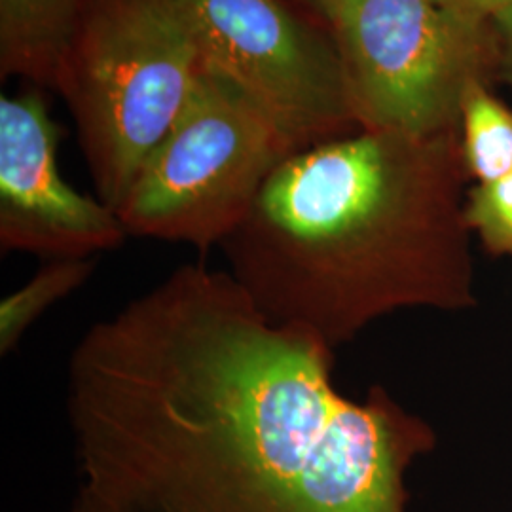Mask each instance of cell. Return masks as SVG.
Here are the masks:
<instances>
[{"instance_id":"8992f818","label":"cell","mask_w":512,"mask_h":512,"mask_svg":"<svg viewBox=\"0 0 512 512\" xmlns=\"http://www.w3.org/2000/svg\"><path fill=\"white\" fill-rule=\"evenodd\" d=\"M205 63L249 95L298 150L357 131L329 29L289 0H177Z\"/></svg>"},{"instance_id":"7c38bea8","label":"cell","mask_w":512,"mask_h":512,"mask_svg":"<svg viewBox=\"0 0 512 512\" xmlns=\"http://www.w3.org/2000/svg\"><path fill=\"white\" fill-rule=\"evenodd\" d=\"M448 10L458 14L459 18L492 25L494 19L505 12L512 4V0H440Z\"/></svg>"},{"instance_id":"6da1fadb","label":"cell","mask_w":512,"mask_h":512,"mask_svg":"<svg viewBox=\"0 0 512 512\" xmlns=\"http://www.w3.org/2000/svg\"><path fill=\"white\" fill-rule=\"evenodd\" d=\"M332 351L226 270L177 268L71 353V512H412L433 435L382 389L342 395Z\"/></svg>"},{"instance_id":"7a4b0ae2","label":"cell","mask_w":512,"mask_h":512,"mask_svg":"<svg viewBox=\"0 0 512 512\" xmlns=\"http://www.w3.org/2000/svg\"><path fill=\"white\" fill-rule=\"evenodd\" d=\"M448 135L357 129L302 148L222 243L228 274L268 321L330 349L408 308L461 310L473 274Z\"/></svg>"},{"instance_id":"30bf717a","label":"cell","mask_w":512,"mask_h":512,"mask_svg":"<svg viewBox=\"0 0 512 512\" xmlns=\"http://www.w3.org/2000/svg\"><path fill=\"white\" fill-rule=\"evenodd\" d=\"M92 258L48 260L18 291L0 302V353H12L23 334L59 300L80 289L93 272Z\"/></svg>"},{"instance_id":"9c48e42d","label":"cell","mask_w":512,"mask_h":512,"mask_svg":"<svg viewBox=\"0 0 512 512\" xmlns=\"http://www.w3.org/2000/svg\"><path fill=\"white\" fill-rule=\"evenodd\" d=\"M463 143L461 162L478 184L494 183L512 173V110L475 84L459 112Z\"/></svg>"},{"instance_id":"3957f363","label":"cell","mask_w":512,"mask_h":512,"mask_svg":"<svg viewBox=\"0 0 512 512\" xmlns=\"http://www.w3.org/2000/svg\"><path fill=\"white\" fill-rule=\"evenodd\" d=\"M207 63L177 0H95L55 82L95 198L114 211L196 92Z\"/></svg>"},{"instance_id":"8fae6325","label":"cell","mask_w":512,"mask_h":512,"mask_svg":"<svg viewBox=\"0 0 512 512\" xmlns=\"http://www.w3.org/2000/svg\"><path fill=\"white\" fill-rule=\"evenodd\" d=\"M465 222L492 253L512 258V173L476 186L465 207Z\"/></svg>"},{"instance_id":"5b68a950","label":"cell","mask_w":512,"mask_h":512,"mask_svg":"<svg viewBox=\"0 0 512 512\" xmlns=\"http://www.w3.org/2000/svg\"><path fill=\"white\" fill-rule=\"evenodd\" d=\"M490 25L440 0H357L330 29L357 128L414 139L448 135L482 82Z\"/></svg>"},{"instance_id":"52a82bcc","label":"cell","mask_w":512,"mask_h":512,"mask_svg":"<svg viewBox=\"0 0 512 512\" xmlns=\"http://www.w3.org/2000/svg\"><path fill=\"white\" fill-rule=\"evenodd\" d=\"M44 90L0 97V247L46 260L92 258L124 243L118 213L67 183Z\"/></svg>"},{"instance_id":"4fadbf2b","label":"cell","mask_w":512,"mask_h":512,"mask_svg":"<svg viewBox=\"0 0 512 512\" xmlns=\"http://www.w3.org/2000/svg\"><path fill=\"white\" fill-rule=\"evenodd\" d=\"M289 2L311 21L319 23L321 27L330 31L334 23L342 18V14L357 0H289Z\"/></svg>"},{"instance_id":"277c9868","label":"cell","mask_w":512,"mask_h":512,"mask_svg":"<svg viewBox=\"0 0 512 512\" xmlns=\"http://www.w3.org/2000/svg\"><path fill=\"white\" fill-rule=\"evenodd\" d=\"M296 152L249 95L207 65L116 213L128 236L207 253L238 230L262 188Z\"/></svg>"},{"instance_id":"ba28073f","label":"cell","mask_w":512,"mask_h":512,"mask_svg":"<svg viewBox=\"0 0 512 512\" xmlns=\"http://www.w3.org/2000/svg\"><path fill=\"white\" fill-rule=\"evenodd\" d=\"M95 0H0V78L55 90Z\"/></svg>"},{"instance_id":"5bb4252c","label":"cell","mask_w":512,"mask_h":512,"mask_svg":"<svg viewBox=\"0 0 512 512\" xmlns=\"http://www.w3.org/2000/svg\"><path fill=\"white\" fill-rule=\"evenodd\" d=\"M495 35H497V52H499V63L505 80L512 84V4L501 12L492 23Z\"/></svg>"}]
</instances>
